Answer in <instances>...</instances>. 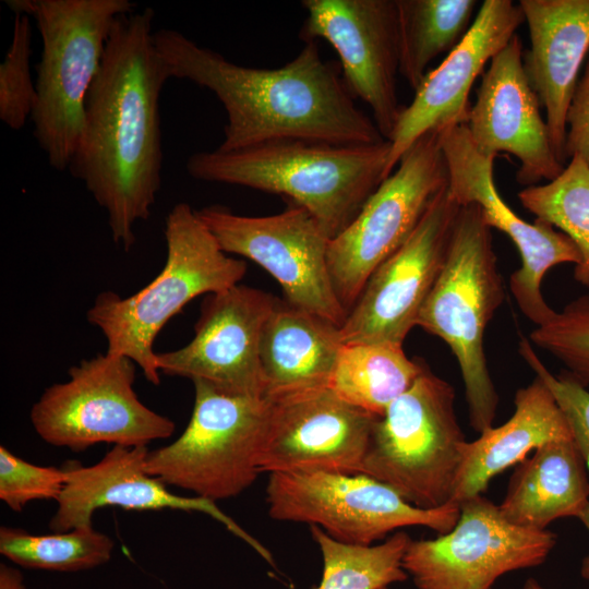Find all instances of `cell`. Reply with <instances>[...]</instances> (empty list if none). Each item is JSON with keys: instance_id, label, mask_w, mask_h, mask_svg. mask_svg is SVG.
<instances>
[{"instance_id": "cell-27", "label": "cell", "mask_w": 589, "mask_h": 589, "mask_svg": "<svg viewBox=\"0 0 589 589\" xmlns=\"http://www.w3.org/2000/svg\"><path fill=\"white\" fill-rule=\"evenodd\" d=\"M399 74L412 89L426 75L430 62L450 52L466 36L476 0H396Z\"/></svg>"}, {"instance_id": "cell-32", "label": "cell", "mask_w": 589, "mask_h": 589, "mask_svg": "<svg viewBox=\"0 0 589 589\" xmlns=\"http://www.w3.org/2000/svg\"><path fill=\"white\" fill-rule=\"evenodd\" d=\"M12 40L0 63V120L12 130L22 129L36 104V83L31 71V17L13 12Z\"/></svg>"}, {"instance_id": "cell-3", "label": "cell", "mask_w": 589, "mask_h": 589, "mask_svg": "<svg viewBox=\"0 0 589 589\" xmlns=\"http://www.w3.org/2000/svg\"><path fill=\"white\" fill-rule=\"evenodd\" d=\"M389 151L386 140L365 145L283 140L232 152H197L185 169L195 180L281 195L305 208L333 239L386 179Z\"/></svg>"}, {"instance_id": "cell-29", "label": "cell", "mask_w": 589, "mask_h": 589, "mask_svg": "<svg viewBox=\"0 0 589 589\" xmlns=\"http://www.w3.org/2000/svg\"><path fill=\"white\" fill-rule=\"evenodd\" d=\"M323 558V574L315 589H378L405 581L409 576L402 558L411 540L397 531L378 544L352 545L310 526Z\"/></svg>"}, {"instance_id": "cell-9", "label": "cell", "mask_w": 589, "mask_h": 589, "mask_svg": "<svg viewBox=\"0 0 589 589\" xmlns=\"http://www.w3.org/2000/svg\"><path fill=\"white\" fill-rule=\"evenodd\" d=\"M135 366L109 353L71 366L69 378L46 388L31 409L38 436L76 453L99 443L140 447L170 437L175 422L145 406L134 389Z\"/></svg>"}, {"instance_id": "cell-7", "label": "cell", "mask_w": 589, "mask_h": 589, "mask_svg": "<svg viewBox=\"0 0 589 589\" xmlns=\"http://www.w3.org/2000/svg\"><path fill=\"white\" fill-rule=\"evenodd\" d=\"M454 387L425 364L374 423L362 473L425 509L452 502L465 434Z\"/></svg>"}, {"instance_id": "cell-12", "label": "cell", "mask_w": 589, "mask_h": 589, "mask_svg": "<svg viewBox=\"0 0 589 589\" xmlns=\"http://www.w3.org/2000/svg\"><path fill=\"white\" fill-rule=\"evenodd\" d=\"M197 216L228 254L245 257L280 285L285 301L341 327L347 312L330 278L329 236L303 207L290 203L268 216H245L208 205Z\"/></svg>"}, {"instance_id": "cell-22", "label": "cell", "mask_w": 589, "mask_h": 589, "mask_svg": "<svg viewBox=\"0 0 589 589\" xmlns=\"http://www.w3.org/2000/svg\"><path fill=\"white\" fill-rule=\"evenodd\" d=\"M518 4L530 38L524 68L545 109L551 142L564 165L567 112L589 50V0H520Z\"/></svg>"}, {"instance_id": "cell-11", "label": "cell", "mask_w": 589, "mask_h": 589, "mask_svg": "<svg viewBox=\"0 0 589 589\" xmlns=\"http://www.w3.org/2000/svg\"><path fill=\"white\" fill-rule=\"evenodd\" d=\"M266 502L273 519L317 526L330 538L352 545H372L409 526L444 534L460 515L459 504L454 502L432 509L417 507L364 473L273 472Z\"/></svg>"}, {"instance_id": "cell-4", "label": "cell", "mask_w": 589, "mask_h": 589, "mask_svg": "<svg viewBox=\"0 0 589 589\" xmlns=\"http://www.w3.org/2000/svg\"><path fill=\"white\" fill-rule=\"evenodd\" d=\"M164 232L167 255L159 274L125 298L98 293L86 314L105 336L106 353L131 359L154 385L160 383L154 342L167 322L196 297L240 284L247 272L245 261L229 256L188 203L170 209Z\"/></svg>"}, {"instance_id": "cell-23", "label": "cell", "mask_w": 589, "mask_h": 589, "mask_svg": "<svg viewBox=\"0 0 589 589\" xmlns=\"http://www.w3.org/2000/svg\"><path fill=\"white\" fill-rule=\"evenodd\" d=\"M514 406L505 423L488 428L477 440L462 444L452 502L459 504L481 495L495 476L543 444L573 438L563 411L539 377L516 392Z\"/></svg>"}, {"instance_id": "cell-19", "label": "cell", "mask_w": 589, "mask_h": 589, "mask_svg": "<svg viewBox=\"0 0 589 589\" xmlns=\"http://www.w3.org/2000/svg\"><path fill=\"white\" fill-rule=\"evenodd\" d=\"M271 401L261 472L362 473L378 417L348 404L328 387Z\"/></svg>"}, {"instance_id": "cell-17", "label": "cell", "mask_w": 589, "mask_h": 589, "mask_svg": "<svg viewBox=\"0 0 589 589\" xmlns=\"http://www.w3.org/2000/svg\"><path fill=\"white\" fill-rule=\"evenodd\" d=\"M276 301L271 293L241 284L207 294L193 338L176 350L156 352L157 370L228 393L265 397L260 345Z\"/></svg>"}, {"instance_id": "cell-33", "label": "cell", "mask_w": 589, "mask_h": 589, "mask_svg": "<svg viewBox=\"0 0 589 589\" xmlns=\"http://www.w3.org/2000/svg\"><path fill=\"white\" fill-rule=\"evenodd\" d=\"M64 483V468L31 464L0 446V500L12 510L37 500L57 501Z\"/></svg>"}, {"instance_id": "cell-13", "label": "cell", "mask_w": 589, "mask_h": 589, "mask_svg": "<svg viewBox=\"0 0 589 589\" xmlns=\"http://www.w3.org/2000/svg\"><path fill=\"white\" fill-rule=\"evenodd\" d=\"M455 527L410 540L402 567L417 589H492L504 574L541 565L556 543L548 530L509 522L482 495L459 503Z\"/></svg>"}, {"instance_id": "cell-37", "label": "cell", "mask_w": 589, "mask_h": 589, "mask_svg": "<svg viewBox=\"0 0 589 589\" xmlns=\"http://www.w3.org/2000/svg\"><path fill=\"white\" fill-rule=\"evenodd\" d=\"M584 526L589 530V503L586 506V508L581 512V514L578 517ZM580 575L584 579L589 581V554L584 557L581 567H580Z\"/></svg>"}, {"instance_id": "cell-28", "label": "cell", "mask_w": 589, "mask_h": 589, "mask_svg": "<svg viewBox=\"0 0 589 589\" xmlns=\"http://www.w3.org/2000/svg\"><path fill=\"white\" fill-rule=\"evenodd\" d=\"M521 205L566 235L580 254L574 266V279L589 287V166L579 156L569 158L563 171L546 184L531 185L518 192Z\"/></svg>"}, {"instance_id": "cell-10", "label": "cell", "mask_w": 589, "mask_h": 589, "mask_svg": "<svg viewBox=\"0 0 589 589\" xmlns=\"http://www.w3.org/2000/svg\"><path fill=\"white\" fill-rule=\"evenodd\" d=\"M438 131L420 136L354 219L329 240V274L347 314L372 273L408 240L434 199L447 187L448 171Z\"/></svg>"}, {"instance_id": "cell-21", "label": "cell", "mask_w": 589, "mask_h": 589, "mask_svg": "<svg viewBox=\"0 0 589 589\" xmlns=\"http://www.w3.org/2000/svg\"><path fill=\"white\" fill-rule=\"evenodd\" d=\"M147 446H112L92 466L65 467V483L49 528L55 532L93 526L94 513L106 506L124 509H176L200 512L224 525L267 563L274 560L266 546L225 514L215 502L179 496L146 471Z\"/></svg>"}, {"instance_id": "cell-30", "label": "cell", "mask_w": 589, "mask_h": 589, "mask_svg": "<svg viewBox=\"0 0 589 589\" xmlns=\"http://www.w3.org/2000/svg\"><path fill=\"white\" fill-rule=\"evenodd\" d=\"M115 543L93 526L50 534H33L24 529L0 528V553L25 568L79 572L110 561Z\"/></svg>"}, {"instance_id": "cell-39", "label": "cell", "mask_w": 589, "mask_h": 589, "mask_svg": "<svg viewBox=\"0 0 589 589\" xmlns=\"http://www.w3.org/2000/svg\"><path fill=\"white\" fill-rule=\"evenodd\" d=\"M378 589H388V587H383V588H378Z\"/></svg>"}, {"instance_id": "cell-18", "label": "cell", "mask_w": 589, "mask_h": 589, "mask_svg": "<svg viewBox=\"0 0 589 589\" xmlns=\"http://www.w3.org/2000/svg\"><path fill=\"white\" fill-rule=\"evenodd\" d=\"M522 57V45L515 34L491 59L465 124L482 153H508L519 160L516 181L527 188L552 181L565 165L553 148Z\"/></svg>"}, {"instance_id": "cell-5", "label": "cell", "mask_w": 589, "mask_h": 589, "mask_svg": "<svg viewBox=\"0 0 589 589\" xmlns=\"http://www.w3.org/2000/svg\"><path fill=\"white\" fill-rule=\"evenodd\" d=\"M5 4L33 19L40 34L31 120L48 164L63 171L80 144L87 95L113 24L136 4L130 0H5Z\"/></svg>"}, {"instance_id": "cell-6", "label": "cell", "mask_w": 589, "mask_h": 589, "mask_svg": "<svg viewBox=\"0 0 589 589\" xmlns=\"http://www.w3.org/2000/svg\"><path fill=\"white\" fill-rule=\"evenodd\" d=\"M504 298L492 229L479 206H460L442 271L417 326L442 339L455 356L465 385L469 423L478 433L493 426L498 407L483 338Z\"/></svg>"}, {"instance_id": "cell-31", "label": "cell", "mask_w": 589, "mask_h": 589, "mask_svg": "<svg viewBox=\"0 0 589 589\" xmlns=\"http://www.w3.org/2000/svg\"><path fill=\"white\" fill-rule=\"evenodd\" d=\"M531 345L558 360L566 373L589 386V292L569 301L529 334Z\"/></svg>"}, {"instance_id": "cell-1", "label": "cell", "mask_w": 589, "mask_h": 589, "mask_svg": "<svg viewBox=\"0 0 589 589\" xmlns=\"http://www.w3.org/2000/svg\"><path fill=\"white\" fill-rule=\"evenodd\" d=\"M154 17L146 7L116 20L69 167L106 212L112 241L125 251L161 187L159 99L172 77L154 40Z\"/></svg>"}, {"instance_id": "cell-16", "label": "cell", "mask_w": 589, "mask_h": 589, "mask_svg": "<svg viewBox=\"0 0 589 589\" xmlns=\"http://www.w3.org/2000/svg\"><path fill=\"white\" fill-rule=\"evenodd\" d=\"M301 38L323 39L337 52L341 76L364 101L387 141L404 107L397 97L399 37L396 0H303Z\"/></svg>"}, {"instance_id": "cell-24", "label": "cell", "mask_w": 589, "mask_h": 589, "mask_svg": "<svg viewBox=\"0 0 589 589\" xmlns=\"http://www.w3.org/2000/svg\"><path fill=\"white\" fill-rule=\"evenodd\" d=\"M341 345L338 325L277 299L260 345L265 397L279 400L326 388Z\"/></svg>"}, {"instance_id": "cell-25", "label": "cell", "mask_w": 589, "mask_h": 589, "mask_svg": "<svg viewBox=\"0 0 589 589\" xmlns=\"http://www.w3.org/2000/svg\"><path fill=\"white\" fill-rule=\"evenodd\" d=\"M589 503V472L573 438L548 442L512 474L498 505L512 524L544 530L563 517H579Z\"/></svg>"}, {"instance_id": "cell-15", "label": "cell", "mask_w": 589, "mask_h": 589, "mask_svg": "<svg viewBox=\"0 0 589 589\" xmlns=\"http://www.w3.org/2000/svg\"><path fill=\"white\" fill-rule=\"evenodd\" d=\"M459 207L447 184L408 240L368 279L340 327L342 344L402 345L442 271Z\"/></svg>"}, {"instance_id": "cell-36", "label": "cell", "mask_w": 589, "mask_h": 589, "mask_svg": "<svg viewBox=\"0 0 589 589\" xmlns=\"http://www.w3.org/2000/svg\"><path fill=\"white\" fill-rule=\"evenodd\" d=\"M0 589H25L22 573L15 567L1 564Z\"/></svg>"}, {"instance_id": "cell-8", "label": "cell", "mask_w": 589, "mask_h": 589, "mask_svg": "<svg viewBox=\"0 0 589 589\" xmlns=\"http://www.w3.org/2000/svg\"><path fill=\"white\" fill-rule=\"evenodd\" d=\"M194 406L181 435L148 452L146 471L213 502L235 497L261 474L272 401L192 381Z\"/></svg>"}, {"instance_id": "cell-20", "label": "cell", "mask_w": 589, "mask_h": 589, "mask_svg": "<svg viewBox=\"0 0 589 589\" xmlns=\"http://www.w3.org/2000/svg\"><path fill=\"white\" fill-rule=\"evenodd\" d=\"M522 22L521 8L512 0L483 1L464 39L437 68L426 73L414 91L412 101L402 108L387 140L390 151L386 178L420 136L432 130L466 123L472 84Z\"/></svg>"}, {"instance_id": "cell-2", "label": "cell", "mask_w": 589, "mask_h": 589, "mask_svg": "<svg viewBox=\"0 0 589 589\" xmlns=\"http://www.w3.org/2000/svg\"><path fill=\"white\" fill-rule=\"evenodd\" d=\"M154 40L172 79L208 89L223 105L227 122L219 151L283 140L344 145L385 141L356 105L337 68L322 58L316 41H306L284 65L263 69L229 61L179 31L157 29Z\"/></svg>"}, {"instance_id": "cell-34", "label": "cell", "mask_w": 589, "mask_h": 589, "mask_svg": "<svg viewBox=\"0 0 589 589\" xmlns=\"http://www.w3.org/2000/svg\"><path fill=\"white\" fill-rule=\"evenodd\" d=\"M519 353L553 394L589 472V390L566 372L553 375L542 363L528 338L520 339Z\"/></svg>"}, {"instance_id": "cell-26", "label": "cell", "mask_w": 589, "mask_h": 589, "mask_svg": "<svg viewBox=\"0 0 589 589\" xmlns=\"http://www.w3.org/2000/svg\"><path fill=\"white\" fill-rule=\"evenodd\" d=\"M424 366L420 359H409L402 345L347 342L340 347L327 387L348 404L382 417Z\"/></svg>"}, {"instance_id": "cell-35", "label": "cell", "mask_w": 589, "mask_h": 589, "mask_svg": "<svg viewBox=\"0 0 589 589\" xmlns=\"http://www.w3.org/2000/svg\"><path fill=\"white\" fill-rule=\"evenodd\" d=\"M566 128V159L579 156L589 166V59L574 91Z\"/></svg>"}, {"instance_id": "cell-38", "label": "cell", "mask_w": 589, "mask_h": 589, "mask_svg": "<svg viewBox=\"0 0 589 589\" xmlns=\"http://www.w3.org/2000/svg\"><path fill=\"white\" fill-rule=\"evenodd\" d=\"M522 589H544L534 578L525 581Z\"/></svg>"}, {"instance_id": "cell-14", "label": "cell", "mask_w": 589, "mask_h": 589, "mask_svg": "<svg viewBox=\"0 0 589 589\" xmlns=\"http://www.w3.org/2000/svg\"><path fill=\"white\" fill-rule=\"evenodd\" d=\"M438 143L448 171V192L459 206L476 204L485 224L505 233L515 244L520 267L509 278L510 292L521 313L536 326L553 317L542 294V280L551 268L577 265L580 254L573 241L554 227L520 218L503 200L494 181L496 156L482 153L466 124L438 131Z\"/></svg>"}]
</instances>
